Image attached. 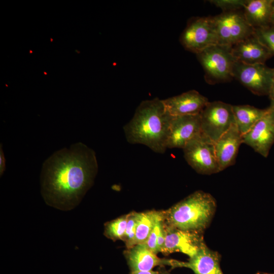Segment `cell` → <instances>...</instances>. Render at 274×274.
Segmentation results:
<instances>
[{"instance_id":"cell-1","label":"cell","mask_w":274,"mask_h":274,"mask_svg":"<svg viewBox=\"0 0 274 274\" xmlns=\"http://www.w3.org/2000/svg\"><path fill=\"white\" fill-rule=\"evenodd\" d=\"M98 171L95 152L78 142L54 152L43 163L41 192L47 204L64 211L78 206Z\"/></svg>"},{"instance_id":"cell-2","label":"cell","mask_w":274,"mask_h":274,"mask_svg":"<svg viewBox=\"0 0 274 274\" xmlns=\"http://www.w3.org/2000/svg\"><path fill=\"white\" fill-rule=\"evenodd\" d=\"M172 117L162 99L143 100L123 127L125 138L130 144L143 145L156 153L163 154L167 149Z\"/></svg>"},{"instance_id":"cell-3","label":"cell","mask_w":274,"mask_h":274,"mask_svg":"<svg viewBox=\"0 0 274 274\" xmlns=\"http://www.w3.org/2000/svg\"><path fill=\"white\" fill-rule=\"evenodd\" d=\"M217 208L210 193L196 191L162 211L164 223L180 229L203 232L209 226Z\"/></svg>"},{"instance_id":"cell-4","label":"cell","mask_w":274,"mask_h":274,"mask_svg":"<svg viewBox=\"0 0 274 274\" xmlns=\"http://www.w3.org/2000/svg\"><path fill=\"white\" fill-rule=\"evenodd\" d=\"M205 73V80L210 84L226 82L233 79L235 61L231 47L219 44L211 46L196 54Z\"/></svg>"},{"instance_id":"cell-5","label":"cell","mask_w":274,"mask_h":274,"mask_svg":"<svg viewBox=\"0 0 274 274\" xmlns=\"http://www.w3.org/2000/svg\"><path fill=\"white\" fill-rule=\"evenodd\" d=\"M201 133L214 143L235 123L232 105L209 102L200 113Z\"/></svg>"},{"instance_id":"cell-6","label":"cell","mask_w":274,"mask_h":274,"mask_svg":"<svg viewBox=\"0 0 274 274\" xmlns=\"http://www.w3.org/2000/svg\"><path fill=\"white\" fill-rule=\"evenodd\" d=\"M180 42L186 50L196 54L218 44L213 17L191 19L180 36Z\"/></svg>"},{"instance_id":"cell-7","label":"cell","mask_w":274,"mask_h":274,"mask_svg":"<svg viewBox=\"0 0 274 274\" xmlns=\"http://www.w3.org/2000/svg\"><path fill=\"white\" fill-rule=\"evenodd\" d=\"M182 150L186 162L197 173L209 175L220 172L214 143L202 133L189 142Z\"/></svg>"},{"instance_id":"cell-8","label":"cell","mask_w":274,"mask_h":274,"mask_svg":"<svg viewBox=\"0 0 274 274\" xmlns=\"http://www.w3.org/2000/svg\"><path fill=\"white\" fill-rule=\"evenodd\" d=\"M213 19L219 45L232 47L253 33L254 28L247 23L243 13L224 12Z\"/></svg>"},{"instance_id":"cell-9","label":"cell","mask_w":274,"mask_h":274,"mask_svg":"<svg viewBox=\"0 0 274 274\" xmlns=\"http://www.w3.org/2000/svg\"><path fill=\"white\" fill-rule=\"evenodd\" d=\"M273 74V68L265 64H247L235 61L232 70L233 78L259 96H268Z\"/></svg>"},{"instance_id":"cell-10","label":"cell","mask_w":274,"mask_h":274,"mask_svg":"<svg viewBox=\"0 0 274 274\" xmlns=\"http://www.w3.org/2000/svg\"><path fill=\"white\" fill-rule=\"evenodd\" d=\"M165 239L162 253L181 252L189 258L194 256L205 244L203 232L180 229L164 223Z\"/></svg>"},{"instance_id":"cell-11","label":"cell","mask_w":274,"mask_h":274,"mask_svg":"<svg viewBox=\"0 0 274 274\" xmlns=\"http://www.w3.org/2000/svg\"><path fill=\"white\" fill-rule=\"evenodd\" d=\"M268 108L266 114L243 135V144L265 158L274 144V108Z\"/></svg>"},{"instance_id":"cell-12","label":"cell","mask_w":274,"mask_h":274,"mask_svg":"<svg viewBox=\"0 0 274 274\" xmlns=\"http://www.w3.org/2000/svg\"><path fill=\"white\" fill-rule=\"evenodd\" d=\"M201 134L200 114L172 116L167 149H183L189 142Z\"/></svg>"},{"instance_id":"cell-13","label":"cell","mask_w":274,"mask_h":274,"mask_svg":"<svg viewBox=\"0 0 274 274\" xmlns=\"http://www.w3.org/2000/svg\"><path fill=\"white\" fill-rule=\"evenodd\" d=\"M220 256L216 251L204 244L188 261L170 259L172 268L186 267L191 269L194 274H223L220 265Z\"/></svg>"},{"instance_id":"cell-14","label":"cell","mask_w":274,"mask_h":274,"mask_svg":"<svg viewBox=\"0 0 274 274\" xmlns=\"http://www.w3.org/2000/svg\"><path fill=\"white\" fill-rule=\"evenodd\" d=\"M172 116L199 114L209 102L208 99L195 90L162 99Z\"/></svg>"},{"instance_id":"cell-15","label":"cell","mask_w":274,"mask_h":274,"mask_svg":"<svg viewBox=\"0 0 274 274\" xmlns=\"http://www.w3.org/2000/svg\"><path fill=\"white\" fill-rule=\"evenodd\" d=\"M243 143V135L235 123L214 143L220 172L235 163L239 148Z\"/></svg>"},{"instance_id":"cell-16","label":"cell","mask_w":274,"mask_h":274,"mask_svg":"<svg viewBox=\"0 0 274 274\" xmlns=\"http://www.w3.org/2000/svg\"><path fill=\"white\" fill-rule=\"evenodd\" d=\"M236 61L247 64H265L272 55L253 33L231 47Z\"/></svg>"},{"instance_id":"cell-17","label":"cell","mask_w":274,"mask_h":274,"mask_svg":"<svg viewBox=\"0 0 274 274\" xmlns=\"http://www.w3.org/2000/svg\"><path fill=\"white\" fill-rule=\"evenodd\" d=\"M125 256L131 271H149L157 266H169L170 259H162L144 244L127 249Z\"/></svg>"},{"instance_id":"cell-18","label":"cell","mask_w":274,"mask_h":274,"mask_svg":"<svg viewBox=\"0 0 274 274\" xmlns=\"http://www.w3.org/2000/svg\"><path fill=\"white\" fill-rule=\"evenodd\" d=\"M273 0H247L243 15L254 29L270 25Z\"/></svg>"},{"instance_id":"cell-19","label":"cell","mask_w":274,"mask_h":274,"mask_svg":"<svg viewBox=\"0 0 274 274\" xmlns=\"http://www.w3.org/2000/svg\"><path fill=\"white\" fill-rule=\"evenodd\" d=\"M235 124L242 135L268 112V107L261 109L250 105H232Z\"/></svg>"},{"instance_id":"cell-20","label":"cell","mask_w":274,"mask_h":274,"mask_svg":"<svg viewBox=\"0 0 274 274\" xmlns=\"http://www.w3.org/2000/svg\"><path fill=\"white\" fill-rule=\"evenodd\" d=\"M162 216V211L136 213L135 245L145 243L157 222Z\"/></svg>"},{"instance_id":"cell-21","label":"cell","mask_w":274,"mask_h":274,"mask_svg":"<svg viewBox=\"0 0 274 274\" xmlns=\"http://www.w3.org/2000/svg\"><path fill=\"white\" fill-rule=\"evenodd\" d=\"M128 214L122 215L104 225V235L114 241L123 240L126 228Z\"/></svg>"},{"instance_id":"cell-22","label":"cell","mask_w":274,"mask_h":274,"mask_svg":"<svg viewBox=\"0 0 274 274\" xmlns=\"http://www.w3.org/2000/svg\"><path fill=\"white\" fill-rule=\"evenodd\" d=\"M253 34L259 41L274 55V27L268 25L254 29Z\"/></svg>"},{"instance_id":"cell-23","label":"cell","mask_w":274,"mask_h":274,"mask_svg":"<svg viewBox=\"0 0 274 274\" xmlns=\"http://www.w3.org/2000/svg\"><path fill=\"white\" fill-rule=\"evenodd\" d=\"M136 213L132 212L128 214L125 233L122 240L125 242L127 249L135 246Z\"/></svg>"},{"instance_id":"cell-24","label":"cell","mask_w":274,"mask_h":274,"mask_svg":"<svg viewBox=\"0 0 274 274\" xmlns=\"http://www.w3.org/2000/svg\"><path fill=\"white\" fill-rule=\"evenodd\" d=\"M247 0H212L210 2L224 12L236 11L244 8Z\"/></svg>"},{"instance_id":"cell-25","label":"cell","mask_w":274,"mask_h":274,"mask_svg":"<svg viewBox=\"0 0 274 274\" xmlns=\"http://www.w3.org/2000/svg\"><path fill=\"white\" fill-rule=\"evenodd\" d=\"M163 213V212H162ZM164 224L163 216L157 222L145 243L143 244L155 254H157V239L160 230Z\"/></svg>"},{"instance_id":"cell-26","label":"cell","mask_w":274,"mask_h":274,"mask_svg":"<svg viewBox=\"0 0 274 274\" xmlns=\"http://www.w3.org/2000/svg\"><path fill=\"white\" fill-rule=\"evenodd\" d=\"M165 239V231L164 229V224H163L157 239L158 252L162 253L163 250Z\"/></svg>"},{"instance_id":"cell-27","label":"cell","mask_w":274,"mask_h":274,"mask_svg":"<svg viewBox=\"0 0 274 274\" xmlns=\"http://www.w3.org/2000/svg\"><path fill=\"white\" fill-rule=\"evenodd\" d=\"M6 158L3 150V146L0 145V175L2 176L6 170Z\"/></svg>"},{"instance_id":"cell-28","label":"cell","mask_w":274,"mask_h":274,"mask_svg":"<svg viewBox=\"0 0 274 274\" xmlns=\"http://www.w3.org/2000/svg\"><path fill=\"white\" fill-rule=\"evenodd\" d=\"M268 97L270 99V106L269 107L271 108H274V68L272 80Z\"/></svg>"},{"instance_id":"cell-29","label":"cell","mask_w":274,"mask_h":274,"mask_svg":"<svg viewBox=\"0 0 274 274\" xmlns=\"http://www.w3.org/2000/svg\"><path fill=\"white\" fill-rule=\"evenodd\" d=\"M129 274H161V273L159 271L152 270L149 271H131Z\"/></svg>"},{"instance_id":"cell-30","label":"cell","mask_w":274,"mask_h":274,"mask_svg":"<svg viewBox=\"0 0 274 274\" xmlns=\"http://www.w3.org/2000/svg\"><path fill=\"white\" fill-rule=\"evenodd\" d=\"M270 25L274 27V0L272 4V11L270 20Z\"/></svg>"},{"instance_id":"cell-31","label":"cell","mask_w":274,"mask_h":274,"mask_svg":"<svg viewBox=\"0 0 274 274\" xmlns=\"http://www.w3.org/2000/svg\"><path fill=\"white\" fill-rule=\"evenodd\" d=\"M159 272L161 273V274H171L168 271L164 269H160Z\"/></svg>"}]
</instances>
